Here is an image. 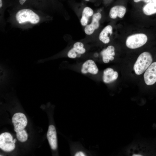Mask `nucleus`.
<instances>
[{
    "mask_svg": "<svg viewBox=\"0 0 156 156\" xmlns=\"http://www.w3.org/2000/svg\"><path fill=\"white\" fill-rule=\"evenodd\" d=\"M15 18L17 21L21 24L28 22L36 24L40 21L38 15L29 9H23L18 11L16 14Z\"/></svg>",
    "mask_w": 156,
    "mask_h": 156,
    "instance_id": "f03ea898",
    "label": "nucleus"
},
{
    "mask_svg": "<svg viewBox=\"0 0 156 156\" xmlns=\"http://www.w3.org/2000/svg\"><path fill=\"white\" fill-rule=\"evenodd\" d=\"M118 77V73L111 68H108L105 69L103 72L102 79L105 83H109L116 80Z\"/></svg>",
    "mask_w": 156,
    "mask_h": 156,
    "instance_id": "f8f14e48",
    "label": "nucleus"
},
{
    "mask_svg": "<svg viewBox=\"0 0 156 156\" xmlns=\"http://www.w3.org/2000/svg\"><path fill=\"white\" fill-rule=\"evenodd\" d=\"M27 0H19V3L21 5L23 4Z\"/></svg>",
    "mask_w": 156,
    "mask_h": 156,
    "instance_id": "aec40b11",
    "label": "nucleus"
},
{
    "mask_svg": "<svg viewBox=\"0 0 156 156\" xmlns=\"http://www.w3.org/2000/svg\"><path fill=\"white\" fill-rule=\"evenodd\" d=\"M86 52L83 43L81 42H77L73 44V47L68 52L67 55L68 57L74 59L80 57L81 55Z\"/></svg>",
    "mask_w": 156,
    "mask_h": 156,
    "instance_id": "1a4fd4ad",
    "label": "nucleus"
},
{
    "mask_svg": "<svg viewBox=\"0 0 156 156\" xmlns=\"http://www.w3.org/2000/svg\"><path fill=\"white\" fill-rule=\"evenodd\" d=\"M142 11L146 15L150 16L156 14V0H151L146 3L143 6Z\"/></svg>",
    "mask_w": 156,
    "mask_h": 156,
    "instance_id": "f3484780",
    "label": "nucleus"
},
{
    "mask_svg": "<svg viewBox=\"0 0 156 156\" xmlns=\"http://www.w3.org/2000/svg\"><path fill=\"white\" fill-rule=\"evenodd\" d=\"M144 77L147 85H151L156 82V62L151 64L146 70Z\"/></svg>",
    "mask_w": 156,
    "mask_h": 156,
    "instance_id": "0eeeda50",
    "label": "nucleus"
},
{
    "mask_svg": "<svg viewBox=\"0 0 156 156\" xmlns=\"http://www.w3.org/2000/svg\"><path fill=\"white\" fill-rule=\"evenodd\" d=\"M12 121L14 126V131L24 129L27 123V120L25 115L20 112L15 113L14 115Z\"/></svg>",
    "mask_w": 156,
    "mask_h": 156,
    "instance_id": "39448f33",
    "label": "nucleus"
},
{
    "mask_svg": "<svg viewBox=\"0 0 156 156\" xmlns=\"http://www.w3.org/2000/svg\"><path fill=\"white\" fill-rule=\"evenodd\" d=\"M99 69L95 62L89 59L84 62L82 65L81 72L83 74L90 73L96 75L98 72Z\"/></svg>",
    "mask_w": 156,
    "mask_h": 156,
    "instance_id": "9d476101",
    "label": "nucleus"
},
{
    "mask_svg": "<svg viewBox=\"0 0 156 156\" xmlns=\"http://www.w3.org/2000/svg\"><path fill=\"white\" fill-rule=\"evenodd\" d=\"M15 148L12 136L9 133L4 132L0 135V148L5 152H10Z\"/></svg>",
    "mask_w": 156,
    "mask_h": 156,
    "instance_id": "20e7f679",
    "label": "nucleus"
},
{
    "mask_svg": "<svg viewBox=\"0 0 156 156\" xmlns=\"http://www.w3.org/2000/svg\"><path fill=\"white\" fill-rule=\"evenodd\" d=\"M14 131L16 132V137L19 141L23 142L27 140L28 135L24 129L20 131L15 130Z\"/></svg>",
    "mask_w": 156,
    "mask_h": 156,
    "instance_id": "a211bd4d",
    "label": "nucleus"
},
{
    "mask_svg": "<svg viewBox=\"0 0 156 156\" xmlns=\"http://www.w3.org/2000/svg\"><path fill=\"white\" fill-rule=\"evenodd\" d=\"M74 155L75 156H84L86 155V154L82 151H79L76 152Z\"/></svg>",
    "mask_w": 156,
    "mask_h": 156,
    "instance_id": "6ab92c4d",
    "label": "nucleus"
},
{
    "mask_svg": "<svg viewBox=\"0 0 156 156\" xmlns=\"http://www.w3.org/2000/svg\"><path fill=\"white\" fill-rule=\"evenodd\" d=\"M151 0H143V1L146 3L150 2Z\"/></svg>",
    "mask_w": 156,
    "mask_h": 156,
    "instance_id": "412c9836",
    "label": "nucleus"
},
{
    "mask_svg": "<svg viewBox=\"0 0 156 156\" xmlns=\"http://www.w3.org/2000/svg\"><path fill=\"white\" fill-rule=\"evenodd\" d=\"M126 12V9L125 6L121 5H116L110 9L109 16L112 19H116L117 17L122 18L124 16Z\"/></svg>",
    "mask_w": 156,
    "mask_h": 156,
    "instance_id": "ddd939ff",
    "label": "nucleus"
},
{
    "mask_svg": "<svg viewBox=\"0 0 156 156\" xmlns=\"http://www.w3.org/2000/svg\"><path fill=\"white\" fill-rule=\"evenodd\" d=\"M115 48L112 45H109L107 48L104 49L101 52L103 62L107 63L110 61H112L114 59V56L115 55Z\"/></svg>",
    "mask_w": 156,
    "mask_h": 156,
    "instance_id": "4468645a",
    "label": "nucleus"
},
{
    "mask_svg": "<svg viewBox=\"0 0 156 156\" xmlns=\"http://www.w3.org/2000/svg\"><path fill=\"white\" fill-rule=\"evenodd\" d=\"M133 1L135 3H138L141 1H143V0H133Z\"/></svg>",
    "mask_w": 156,
    "mask_h": 156,
    "instance_id": "4be33fe9",
    "label": "nucleus"
},
{
    "mask_svg": "<svg viewBox=\"0 0 156 156\" xmlns=\"http://www.w3.org/2000/svg\"><path fill=\"white\" fill-rule=\"evenodd\" d=\"M148 40L147 36L142 33L133 34L127 38L126 44L129 48L134 49L139 48L145 44Z\"/></svg>",
    "mask_w": 156,
    "mask_h": 156,
    "instance_id": "7ed1b4c3",
    "label": "nucleus"
},
{
    "mask_svg": "<svg viewBox=\"0 0 156 156\" xmlns=\"http://www.w3.org/2000/svg\"><path fill=\"white\" fill-rule=\"evenodd\" d=\"M153 58L148 52H144L138 57L133 66V69L137 75L142 74L151 64Z\"/></svg>",
    "mask_w": 156,
    "mask_h": 156,
    "instance_id": "f257e3e1",
    "label": "nucleus"
},
{
    "mask_svg": "<svg viewBox=\"0 0 156 156\" xmlns=\"http://www.w3.org/2000/svg\"><path fill=\"white\" fill-rule=\"evenodd\" d=\"M85 0L86 1H90V0Z\"/></svg>",
    "mask_w": 156,
    "mask_h": 156,
    "instance_id": "393cba45",
    "label": "nucleus"
},
{
    "mask_svg": "<svg viewBox=\"0 0 156 156\" xmlns=\"http://www.w3.org/2000/svg\"><path fill=\"white\" fill-rule=\"evenodd\" d=\"M113 33L112 26L108 25L106 26L100 32L99 35V39L104 44H107L110 41L109 37Z\"/></svg>",
    "mask_w": 156,
    "mask_h": 156,
    "instance_id": "2eb2a0df",
    "label": "nucleus"
},
{
    "mask_svg": "<svg viewBox=\"0 0 156 156\" xmlns=\"http://www.w3.org/2000/svg\"><path fill=\"white\" fill-rule=\"evenodd\" d=\"M0 71L1 87L8 86L11 78L10 70L5 64L1 63L0 64Z\"/></svg>",
    "mask_w": 156,
    "mask_h": 156,
    "instance_id": "6e6552de",
    "label": "nucleus"
},
{
    "mask_svg": "<svg viewBox=\"0 0 156 156\" xmlns=\"http://www.w3.org/2000/svg\"><path fill=\"white\" fill-rule=\"evenodd\" d=\"M47 137L51 149L56 150L57 147V133L55 127L53 125L49 126Z\"/></svg>",
    "mask_w": 156,
    "mask_h": 156,
    "instance_id": "9b49d317",
    "label": "nucleus"
},
{
    "mask_svg": "<svg viewBox=\"0 0 156 156\" xmlns=\"http://www.w3.org/2000/svg\"><path fill=\"white\" fill-rule=\"evenodd\" d=\"M2 0H0V8H1L2 6Z\"/></svg>",
    "mask_w": 156,
    "mask_h": 156,
    "instance_id": "5701e85b",
    "label": "nucleus"
},
{
    "mask_svg": "<svg viewBox=\"0 0 156 156\" xmlns=\"http://www.w3.org/2000/svg\"><path fill=\"white\" fill-rule=\"evenodd\" d=\"M94 14V11L91 8L88 6L84 8L80 21L81 25L83 26H86L88 25L90 18Z\"/></svg>",
    "mask_w": 156,
    "mask_h": 156,
    "instance_id": "dca6fc26",
    "label": "nucleus"
},
{
    "mask_svg": "<svg viewBox=\"0 0 156 156\" xmlns=\"http://www.w3.org/2000/svg\"><path fill=\"white\" fill-rule=\"evenodd\" d=\"M102 17V15L99 12H96L92 16L91 23L87 25L84 29L85 33L87 35H90L97 29L100 26V21Z\"/></svg>",
    "mask_w": 156,
    "mask_h": 156,
    "instance_id": "423d86ee",
    "label": "nucleus"
},
{
    "mask_svg": "<svg viewBox=\"0 0 156 156\" xmlns=\"http://www.w3.org/2000/svg\"><path fill=\"white\" fill-rule=\"evenodd\" d=\"M16 139H14V140H13V141L14 142V143H15L16 142Z\"/></svg>",
    "mask_w": 156,
    "mask_h": 156,
    "instance_id": "b1692460",
    "label": "nucleus"
}]
</instances>
